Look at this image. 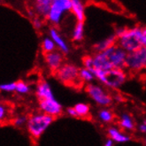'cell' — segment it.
Returning a JSON list of instances; mask_svg holds the SVG:
<instances>
[{"label": "cell", "instance_id": "obj_1", "mask_svg": "<svg viewBox=\"0 0 146 146\" xmlns=\"http://www.w3.org/2000/svg\"><path fill=\"white\" fill-rule=\"evenodd\" d=\"M54 119V117L41 113V111L32 114L29 117L27 123V129L29 135L35 139L40 138L42 135L52 124Z\"/></svg>", "mask_w": 146, "mask_h": 146}, {"label": "cell", "instance_id": "obj_2", "mask_svg": "<svg viewBox=\"0 0 146 146\" xmlns=\"http://www.w3.org/2000/svg\"><path fill=\"white\" fill-rule=\"evenodd\" d=\"M95 78L105 86L111 89L117 90L124 84L127 80V74L124 70L111 69L110 71H102L93 68L91 69Z\"/></svg>", "mask_w": 146, "mask_h": 146}, {"label": "cell", "instance_id": "obj_3", "mask_svg": "<svg viewBox=\"0 0 146 146\" xmlns=\"http://www.w3.org/2000/svg\"><path fill=\"white\" fill-rule=\"evenodd\" d=\"M72 10V0H52L47 21L53 26L60 24L63 16Z\"/></svg>", "mask_w": 146, "mask_h": 146}, {"label": "cell", "instance_id": "obj_4", "mask_svg": "<svg viewBox=\"0 0 146 146\" xmlns=\"http://www.w3.org/2000/svg\"><path fill=\"white\" fill-rule=\"evenodd\" d=\"M85 90L89 97L100 106L105 108L113 104V98L100 85L95 83H89L86 86Z\"/></svg>", "mask_w": 146, "mask_h": 146}, {"label": "cell", "instance_id": "obj_5", "mask_svg": "<svg viewBox=\"0 0 146 146\" xmlns=\"http://www.w3.org/2000/svg\"><path fill=\"white\" fill-rule=\"evenodd\" d=\"M146 67V47H142L127 54L126 68L131 72H141Z\"/></svg>", "mask_w": 146, "mask_h": 146}, {"label": "cell", "instance_id": "obj_6", "mask_svg": "<svg viewBox=\"0 0 146 146\" xmlns=\"http://www.w3.org/2000/svg\"><path fill=\"white\" fill-rule=\"evenodd\" d=\"M80 69L73 64H64L55 73L57 79L67 85H75V82H82L79 78Z\"/></svg>", "mask_w": 146, "mask_h": 146}, {"label": "cell", "instance_id": "obj_7", "mask_svg": "<svg viewBox=\"0 0 146 146\" xmlns=\"http://www.w3.org/2000/svg\"><path fill=\"white\" fill-rule=\"evenodd\" d=\"M104 52L108 57L113 68L121 70H124V68H126V61L128 53L121 46H119L118 44H114L113 46L105 50Z\"/></svg>", "mask_w": 146, "mask_h": 146}, {"label": "cell", "instance_id": "obj_8", "mask_svg": "<svg viewBox=\"0 0 146 146\" xmlns=\"http://www.w3.org/2000/svg\"><path fill=\"white\" fill-rule=\"evenodd\" d=\"M39 109L41 113H44L52 117L59 116L63 111V106L56 98L45 99L39 101Z\"/></svg>", "mask_w": 146, "mask_h": 146}, {"label": "cell", "instance_id": "obj_9", "mask_svg": "<svg viewBox=\"0 0 146 146\" xmlns=\"http://www.w3.org/2000/svg\"><path fill=\"white\" fill-rule=\"evenodd\" d=\"M44 61L49 69L56 73L64 65V53L60 50H55L53 52L44 54Z\"/></svg>", "mask_w": 146, "mask_h": 146}, {"label": "cell", "instance_id": "obj_10", "mask_svg": "<svg viewBox=\"0 0 146 146\" xmlns=\"http://www.w3.org/2000/svg\"><path fill=\"white\" fill-rule=\"evenodd\" d=\"M52 0H36L34 2L32 9L37 17L42 19H47L50 13Z\"/></svg>", "mask_w": 146, "mask_h": 146}, {"label": "cell", "instance_id": "obj_11", "mask_svg": "<svg viewBox=\"0 0 146 146\" xmlns=\"http://www.w3.org/2000/svg\"><path fill=\"white\" fill-rule=\"evenodd\" d=\"M36 95L39 101L55 98L50 85L46 81H41L37 83L36 87Z\"/></svg>", "mask_w": 146, "mask_h": 146}, {"label": "cell", "instance_id": "obj_12", "mask_svg": "<svg viewBox=\"0 0 146 146\" xmlns=\"http://www.w3.org/2000/svg\"><path fill=\"white\" fill-rule=\"evenodd\" d=\"M94 58V68L102 71H110L113 69L108 57L105 52H96L93 56Z\"/></svg>", "mask_w": 146, "mask_h": 146}, {"label": "cell", "instance_id": "obj_13", "mask_svg": "<svg viewBox=\"0 0 146 146\" xmlns=\"http://www.w3.org/2000/svg\"><path fill=\"white\" fill-rule=\"evenodd\" d=\"M49 34H50V37L53 40L58 50H60L64 54H66L69 52V47H68L66 41L60 36V34H59V32L57 30V29L55 27L50 28Z\"/></svg>", "mask_w": 146, "mask_h": 146}, {"label": "cell", "instance_id": "obj_14", "mask_svg": "<svg viewBox=\"0 0 146 146\" xmlns=\"http://www.w3.org/2000/svg\"><path fill=\"white\" fill-rule=\"evenodd\" d=\"M107 134L109 138H111L114 143H124L131 140V137L126 133H123L119 128L115 127H110L107 129Z\"/></svg>", "mask_w": 146, "mask_h": 146}, {"label": "cell", "instance_id": "obj_15", "mask_svg": "<svg viewBox=\"0 0 146 146\" xmlns=\"http://www.w3.org/2000/svg\"><path fill=\"white\" fill-rule=\"evenodd\" d=\"M77 22H83L85 20V6L80 0H72V10Z\"/></svg>", "mask_w": 146, "mask_h": 146}, {"label": "cell", "instance_id": "obj_16", "mask_svg": "<svg viewBox=\"0 0 146 146\" xmlns=\"http://www.w3.org/2000/svg\"><path fill=\"white\" fill-rule=\"evenodd\" d=\"M114 44H117V37L113 34V35L108 36L107 38L96 44L94 45V50H96V52H104L105 50H106L111 46H113Z\"/></svg>", "mask_w": 146, "mask_h": 146}, {"label": "cell", "instance_id": "obj_17", "mask_svg": "<svg viewBox=\"0 0 146 146\" xmlns=\"http://www.w3.org/2000/svg\"><path fill=\"white\" fill-rule=\"evenodd\" d=\"M119 126L123 130L126 131H132L135 128V122L133 118L126 113H123L121 114L119 119Z\"/></svg>", "mask_w": 146, "mask_h": 146}, {"label": "cell", "instance_id": "obj_18", "mask_svg": "<svg viewBox=\"0 0 146 146\" xmlns=\"http://www.w3.org/2000/svg\"><path fill=\"white\" fill-rule=\"evenodd\" d=\"M72 38L74 42H81L84 38V23L83 22H76L73 33Z\"/></svg>", "mask_w": 146, "mask_h": 146}, {"label": "cell", "instance_id": "obj_19", "mask_svg": "<svg viewBox=\"0 0 146 146\" xmlns=\"http://www.w3.org/2000/svg\"><path fill=\"white\" fill-rule=\"evenodd\" d=\"M57 46L55 44V42L50 37H44L42 39V50L44 52V54L53 52V51L57 50Z\"/></svg>", "mask_w": 146, "mask_h": 146}, {"label": "cell", "instance_id": "obj_20", "mask_svg": "<svg viewBox=\"0 0 146 146\" xmlns=\"http://www.w3.org/2000/svg\"><path fill=\"white\" fill-rule=\"evenodd\" d=\"M98 119L102 122L104 123H110L113 121L114 115L113 113V111L107 108H103L98 111Z\"/></svg>", "mask_w": 146, "mask_h": 146}, {"label": "cell", "instance_id": "obj_21", "mask_svg": "<svg viewBox=\"0 0 146 146\" xmlns=\"http://www.w3.org/2000/svg\"><path fill=\"white\" fill-rule=\"evenodd\" d=\"M79 78H80V80L82 82H88V84L91 83V82L94 79H96L93 72L91 70H90V69H87V68H85V67H82V68H81V69H80Z\"/></svg>", "mask_w": 146, "mask_h": 146}, {"label": "cell", "instance_id": "obj_22", "mask_svg": "<svg viewBox=\"0 0 146 146\" xmlns=\"http://www.w3.org/2000/svg\"><path fill=\"white\" fill-rule=\"evenodd\" d=\"M74 108L75 109L78 117L85 118L89 116L90 108L88 104H85V103H78V104H76L74 106Z\"/></svg>", "mask_w": 146, "mask_h": 146}, {"label": "cell", "instance_id": "obj_23", "mask_svg": "<svg viewBox=\"0 0 146 146\" xmlns=\"http://www.w3.org/2000/svg\"><path fill=\"white\" fill-rule=\"evenodd\" d=\"M31 91V87L30 85L26 82L24 81H18L16 82V91L18 94L21 95H26V94H29Z\"/></svg>", "mask_w": 146, "mask_h": 146}, {"label": "cell", "instance_id": "obj_24", "mask_svg": "<svg viewBox=\"0 0 146 146\" xmlns=\"http://www.w3.org/2000/svg\"><path fill=\"white\" fill-rule=\"evenodd\" d=\"M0 90H1V91L6 92V93L14 92V91H16V82L2 83L0 85Z\"/></svg>", "mask_w": 146, "mask_h": 146}, {"label": "cell", "instance_id": "obj_25", "mask_svg": "<svg viewBox=\"0 0 146 146\" xmlns=\"http://www.w3.org/2000/svg\"><path fill=\"white\" fill-rule=\"evenodd\" d=\"M28 121H29V118L25 115H19L15 117L13 119V126L19 127H23L24 125L27 126V123H28Z\"/></svg>", "mask_w": 146, "mask_h": 146}, {"label": "cell", "instance_id": "obj_26", "mask_svg": "<svg viewBox=\"0 0 146 146\" xmlns=\"http://www.w3.org/2000/svg\"><path fill=\"white\" fill-rule=\"evenodd\" d=\"M82 64L83 67L87 68V69H93L94 68V58L93 56H85L82 58Z\"/></svg>", "mask_w": 146, "mask_h": 146}, {"label": "cell", "instance_id": "obj_27", "mask_svg": "<svg viewBox=\"0 0 146 146\" xmlns=\"http://www.w3.org/2000/svg\"><path fill=\"white\" fill-rule=\"evenodd\" d=\"M8 111H9V110L7 108V106L2 103L1 106H0V119H1V121L6 119Z\"/></svg>", "mask_w": 146, "mask_h": 146}, {"label": "cell", "instance_id": "obj_28", "mask_svg": "<svg viewBox=\"0 0 146 146\" xmlns=\"http://www.w3.org/2000/svg\"><path fill=\"white\" fill-rule=\"evenodd\" d=\"M32 24H33V27L35 28L36 30H40L42 26H44V22H42V19L39 18V17H36L35 19L32 20Z\"/></svg>", "mask_w": 146, "mask_h": 146}, {"label": "cell", "instance_id": "obj_29", "mask_svg": "<svg viewBox=\"0 0 146 146\" xmlns=\"http://www.w3.org/2000/svg\"><path fill=\"white\" fill-rule=\"evenodd\" d=\"M66 113L69 115L70 117H73V118H75V117H78V115H77V113H76V111L74 107H68L66 110Z\"/></svg>", "mask_w": 146, "mask_h": 146}, {"label": "cell", "instance_id": "obj_30", "mask_svg": "<svg viewBox=\"0 0 146 146\" xmlns=\"http://www.w3.org/2000/svg\"><path fill=\"white\" fill-rule=\"evenodd\" d=\"M138 129L142 134H146V119L140 123V125L138 126Z\"/></svg>", "mask_w": 146, "mask_h": 146}, {"label": "cell", "instance_id": "obj_31", "mask_svg": "<svg viewBox=\"0 0 146 146\" xmlns=\"http://www.w3.org/2000/svg\"><path fill=\"white\" fill-rule=\"evenodd\" d=\"M104 146H114V142L108 137L104 143Z\"/></svg>", "mask_w": 146, "mask_h": 146}, {"label": "cell", "instance_id": "obj_32", "mask_svg": "<svg viewBox=\"0 0 146 146\" xmlns=\"http://www.w3.org/2000/svg\"><path fill=\"white\" fill-rule=\"evenodd\" d=\"M113 99H115V100L118 101V102H121V101H123V98H121V96H119H119H118V95L115 96V97L113 98Z\"/></svg>", "mask_w": 146, "mask_h": 146}, {"label": "cell", "instance_id": "obj_33", "mask_svg": "<svg viewBox=\"0 0 146 146\" xmlns=\"http://www.w3.org/2000/svg\"><path fill=\"white\" fill-rule=\"evenodd\" d=\"M144 145L146 146V136H145V138H144Z\"/></svg>", "mask_w": 146, "mask_h": 146}, {"label": "cell", "instance_id": "obj_34", "mask_svg": "<svg viewBox=\"0 0 146 146\" xmlns=\"http://www.w3.org/2000/svg\"><path fill=\"white\" fill-rule=\"evenodd\" d=\"M143 71H144V74H145V75H146V67H145V69H144Z\"/></svg>", "mask_w": 146, "mask_h": 146}]
</instances>
